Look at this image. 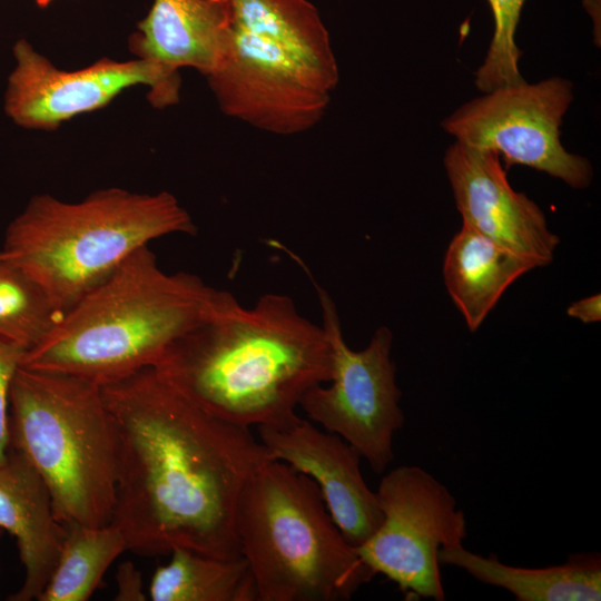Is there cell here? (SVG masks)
<instances>
[{
    "label": "cell",
    "instance_id": "obj_15",
    "mask_svg": "<svg viewBox=\"0 0 601 601\" xmlns=\"http://www.w3.org/2000/svg\"><path fill=\"white\" fill-rule=\"evenodd\" d=\"M227 0H154L129 38L138 57L170 71L189 67L207 77L230 32Z\"/></svg>",
    "mask_w": 601,
    "mask_h": 601
},
{
    "label": "cell",
    "instance_id": "obj_4",
    "mask_svg": "<svg viewBox=\"0 0 601 601\" xmlns=\"http://www.w3.org/2000/svg\"><path fill=\"white\" fill-rule=\"evenodd\" d=\"M195 233L193 218L168 191L109 188L78 203L38 195L7 227L0 256L38 283L63 315L137 249Z\"/></svg>",
    "mask_w": 601,
    "mask_h": 601
},
{
    "label": "cell",
    "instance_id": "obj_9",
    "mask_svg": "<svg viewBox=\"0 0 601 601\" xmlns=\"http://www.w3.org/2000/svg\"><path fill=\"white\" fill-rule=\"evenodd\" d=\"M573 100L572 83L553 77L495 88L456 109L443 129L463 145L502 155L506 167L544 171L573 188L592 179L590 161L566 151L560 140L562 118Z\"/></svg>",
    "mask_w": 601,
    "mask_h": 601
},
{
    "label": "cell",
    "instance_id": "obj_2",
    "mask_svg": "<svg viewBox=\"0 0 601 601\" xmlns=\"http://www.w3.org/2000/svg\"><path fill=\"white\" fill-rule=\"evenodd\" d=\"M152 367L206 412L250 428L294 422L305 392L329 382L333 362L323 326L289 296L267 293L252 307L234 296Z\"/></svg>",
    "mask_w": 601,
    "mask_h": 601
},
{
    "label": "cell",
    "instance_id": "obj_13",
    "mask_svg": "<svg viewBox=\"0 0 601 601\" xmlns=\"http://www.w3.org/2000/svg\"><path fill=\"white\" fill-rule=\"evenodd\" d=\"M259 442L272 460L305 474L317 485L326 509L355 549L380 526L383 513L376 492L359 469V453L341 436L297 417L283 426H258Z\"/></svg>",
    "mask_w": 601,
    "mask_h": 601
},
{
    "label": "cell",
    "instance_id": "obj_7",
    "mask_svg": "<svg viewBox=\"0 0 601 601\" xmlns=\"http://www.w3.org/2000/svg\"><path fill=\"white\" fill-rule=\"evenodd\" d=\"M286 253L307 273L315 287L333 362L329 385L311 387L298 406L311 421L352 445L376 474H382L394 459L393 439L405 421L391 359L392 332L382 326L364 349L349 348L331 295L297 255L289 249Z\"/></svg>",
    "mask_w": 601,
    "mask_h": 601
},
{
    "label": "cell",
    "instance_id": "obj_21",
    "mask_svg": "<svg viewBox=\"0 0 601 601\" xmlns=\"http://www.w3.org/2000/svg\"><path fill=\"white\" fill-rule=\"evenodd\" d=\"M62 314L45 289L0 256V341L26 352L39 345Z\"/></svg>",
    "mask_w": 601,
    "mask_h": 601
},
{
    "label": "cell",
    "instance_id": "obj_25",
    "mask_svg": "<svg viewBox=\"0 0 601 601\" xmlns=\"http://www.w3.org/2000/svg\"><path fill=\"white\" fill-rule=\"evenodd\" d=\"M568 314L583 323L598 322L601 318V298L600 294L574 302L569 308Z\"/></svg>",
    "mask_w": 601,
    "mask_h": 601
},
{
    "label": "cell",
    "instance_id": "obj_18",
    "mask_svg": "<svg viewBox=\"0 0 601 601\" xmlns=\"http://www.w3.org/2000/svg\"><path fill=\"white\" fill-rule=\"evenodd\" d=\"M234 28L272 41L338 80L329 33L308 0H227Z\"/></svg>",
    "mask_w": 601,
    "mask_h": 601
},
{
    "label": "cell",
    "instance_id": "obj_5",
    "mask_svg": "<svg viewBox=\"0 0 601 601\" xmlns=\"http://www.w3.org/2000/svg\"><path fill=\"white\" fill-rule=\"evenodd\" d=\"M240 554L257 601H344L374 571L342 535L305 474L267 460L246 482L236 508Z\"/></svg>",
    "mask_w": 601,
    "mask_h": 601
},
{
    "label": "cell",
    "instance_id": "obj_20",
    "mask_svg": "<svg viewBox=\"0 0 601 601\" xmlns=\"http://www.w3.org/2000/svg\"><path fill=\"white\" fill-rule=\"evenodd\" d=\"M56 568L38 601H87L110 564L128 550L114 523L100 526L67 524Z\"/></svg>",
    "mask_w": 601,
    "mask_h": 601
},
{
    "label": "cell",
    "instance_id": "obj_27",
    "mask_svg": "<svg viewBox=\"0 0 601 601\" xmlns=\"http://www.w3.org/2000/svg\"><path fill=\"white\" fill-rule=\"evenodd\" d=\"M52 0H36V3L40 8H46L50 4Z\"/></svg>",
    "mask_w": 601,
    "mask_h": 601
},
{
    "label": "cell",
    "instance_id": "obj_24",
    "mask_svg": "<svg viewBox=\"0 0 601 601\" xmlns=\"http://www.w3.org/2000/svg\"><path fill=\"white\" fill-rule=\"evenodd\" d=\"M117 593L115 601H146L140 571L134 563L127 561L119 565L117 574Z\"/></svg>",
    "mask_w": 601,
    "mask_h": 601
},
{
    "label": "cell",
    "instance_id": "obj_12",
    "mask_svg": "<svg viewBox=\"0 0 601 601\" xmlns=\"http://www.w3.org/2000/svg\"><path fill=\"white\" fill-rule=\"evenodd\" d=\"M444 166L462 226L541 266L552 262L559 237L540 207L511 187L495 151L456 141L447 148Z\"/></svg>",
    "mask_w": 601,
    "mask_h": 601
},
{
    "label": "cell",
    "instance_id": "obj_8",
    "mask_svg": "<svg viewBox=\"0 0 601 601\" xmlns=\"http://www.w3.org/2000/svg\"><path fill=\"white\" fill-rule=\"evenodd\" d=\"M376 495L383 519L375 533L356 548L374 571L397 584L408 597L445 600L440 574V550L463 544L464 512L450 490L416 465L386 473Z\"/></svg>",
    "mask_w": 601,
    "mask_h": 601
},
{
    "label": "cell",
    "instance_id": "obj_17",
    "mask_svg": "<svg viewBox=\"0 0 601 601\" xmlns=\"http://www.w3.org/2000/svg\"><path fill=\"white\" fill-rule=\"evenodd\" d=\"M541 265L462 226L444 258V282L454 304L475 331L504 290Z\"/></svg>",
    "mask_w": 601,
    "mask_h": 601
},
{
    "label": "cell",
    "instance_id": "obj_11",
    "mask_svg": "<svg viewBox=\"0 0 601 601\" xmlns=\"http://www.w3.org/2000/svg\"><path fill=\"white\" fill-rule=\"evenodd\" d=\"M16 67L8 79L4 111L28 129H56L61 122L108 105L122 90L144 85L157 108L178 102L179 73L155 62L102 58L76 71L56 68L26 39L13 46Z\"/></svg>",
    "mask_w": 601,
    "mask_h": 601
},
{
    "label": "cell",
    "instance_id": "obj_19",
    "mask_svg": "<svg viewBox=\"0 0 601 601\" xmlns=\"http://www.w3.org/2000/svg\"><path fill=\"white\" fill-rule=\"evenodd\" d=\"M156 569L148 590L152 601H257L254 578L240 555L220 559L177 548Z\"/></svg>",
    "mask_w": 601,
    "mask_h": 601
},
{
    "label": "cell",
    "instance_id": "obj_22",
    "mask_svg": "<svg viewBox=\"0 0 601 601\" xmlns=\"http://www.w3.org/2000/svg\"><path fill=\"white\" fill-rule=\"evenodd\" d=\"M487 1L494 32L485 59L475 72V85L483 92L525 81L519 70L521 51L515 43V32L526 0Z\"/></svg>",
    "mask_w": 601,
    "mask_h": 601
},
{
    "label": "cell",
    "instance_id": "obj_26",
    "mask_svg": "<svg viewBox=\"0 0 601 601\" xmlns=\"http://www.w3.org/2000/svg\"><path fill=\"white\" fill-rule=\"evenodd\" d=\"M582 4L593 22V35H594L595 45L598 43V46H600V40H601L600 0H582Z\"/></svg>",
    "mask_w": 601,
    "mask_h": 601
},
{
    "label": "cell",
    "instance_id": "obj_16",
    "mask_svg": "<svg viewBox=\"0 0 601 601\" xmlns=\"http://www.w3.org/2000/svg\"><path fill=\"white\" fill-rule=\"evenodd\" d=\"M440 563L460 568L475 580L504 589L518 601H599L601 599V555L577 552L564 563L546 568H522L484 556L463 544L440 550Z\"/></svg>",
    "mask_w": 601,
    "mask_h": 601
},
{
    "label": "cell",
    "instance_id": "obj_6",
    "mask_svg": "<svg viewBox=\"0 0 601 601\" xmlns=\"http://www.w3.org/2000/svg\"><path fill=\"white\" fill-rule=\"evenodd\" d=\"M9 404V445L43 479L56 518L65 525L111 523L119 445L101 386L20 365Z\"/></svg>",
    "mask_w": 601,
    "mask_h": 601
},
{
    "label": "cell",
    "instance_id": "obj_10",
    "mask_svg": "<svg viewBox=\"0 0 601 601\" xmlns=\"http://www.w3.org/2000/svg\"><path fill=\"white\" fill-rule=\"evenodd\" d=\"M206 78L224 114L279 136L316 126L338 82L280 46L233 26Z\"/></svg>",
    "mask_w": 601,
    "mask_h": 601
},
{
    "label": "cell",
    "instance_id": "obj_14",
    "mask_svg": "<svg viewBox=\"0 0 601 601\" xmlns=\"http://www.w3.org/2000/svg\"><path fill=\"white\" fill-rule=\"evenodd\" d=\"M0 529L16 538L24 568L21 588L8 599L37 600L56 568L67 528L55 515L43 479L26 456L10 445L0 463Z\"/></svg>",
    "mask_w": 601,
    "mask_h": 601
},
{
    "label": "cell",
    "instance_id": "obj_23",
    "mask_svg": "<svg viewBox=\"0 0 601 601\" xmlns=\"http://www.w3.org/2000/svg\"><path fill=\"white\" fill-rule=\"evenodd\" d=\"M26 351L0 341V463L7 455L9 445V394L12 380Z\"/></svg>",
    "mask_w": 601,
    "mask_h": 601
},
{
    "label": "cell",
    "instance_id": "obj_1",
    "mask_svg": "<svg viewBox=\"0 0 601 601\" xmlns=\"http://www.w3.org/2000/svg\"><path fill=\"white\" fill-rule=\"evenodd\" d=\"M119 445L111 523L128 550L240 556L239 495L270 460L249 427L223 421L187 398L152 366L101 386Z\"/></svg>",
    "mask_w": 601,
    "mask_h": 601
},
{
    "label": "cell",
    "instance_id": "obj_3",
    "mask_svg": "<svg viewBox=\"0 0 601 601\" xmlns=\"http://www.w3.org/2000/svg\"><path fill=\"white\" fill-rule=\"evenodd\" d=\"M233 297L194 274L164 272L147 245L63 313L20 365L104 386L154 366Z\"/></svg>",
    "mask_w": 601,
    "mask_h": 601
}]
</instances>
